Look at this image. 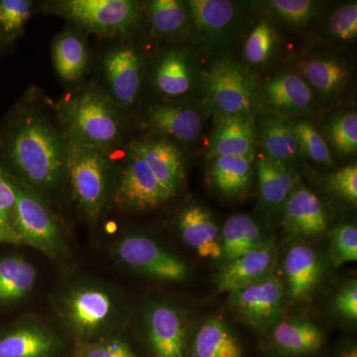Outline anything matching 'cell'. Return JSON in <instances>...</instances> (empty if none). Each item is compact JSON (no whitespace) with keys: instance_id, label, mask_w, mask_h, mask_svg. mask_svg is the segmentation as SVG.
<instances>
[{"instance_id":"obj_1","label":"cell","mask_w":357,"mask_h":357,"mask_svg":"<svg viewBox=\"0 0 357 357\" xmlns=\"http://www.w3.org/2000/svg\"><path fill=\"white\" fill-rule=\"evenodd\" d=\"M50 110L47 98L31 88L0 123V167L46 202L64 187L67 175V139Z\"/></svg>"},{"instance_id":"obj_2","label":"cell","mask_w":357,"mask_h":357,"mask_svg":"<svg viewBox=\"0 0 357 357\" xmlns=\"http://www.w3.org/2000/svg\"><path fill=\"white\" fill-rule=\"evenodd\" d=\"M47 102L68 139L107 155L123 144L128 117L98 84H79L60 100Z\"/></svg>"},{"instance_id":"obj_3","label":"cell","mask_w":357,"mask_h":357,"mask_svg":"<svg viewBox=\"0 0 357 357\" xmlns=\"http://www.w3.org/2000/svg\"><path fill=\"white\" fill-rule=\"evenodd\" d=\"M61 321L79 344L109 337L123 319V305L114 288L96 281L70 284L57 300Z\"/></svg>"},{"instance_id":"obj_4","label":"cell","mask_w":357,"mask_h":357,"mask_svg":"<svg viewBox=\"0 0 357 357\" xmlns=\"http://www.w3.org/2000/svg\"><path fill=\"white\" fill-rule=\"evenodd\" d=\"M67 139V175L70 196L89 222H96L110 204L116 164L110 155Z\"/></svg>"},{"instance_id":"obj_5","label":"cell","mask_w":357,"mask_h":357,"mask_svg":"<svg viewBox=\"0 0 357 357\" xmlns=\"http://www.w3.org/2000/svg\"><path fill=\"white\" fill-rule=\"evenodd\" d=\"M43 6L86 34L112 41L130 38L145 18L144 4L134 0H58Z\"/></svg>"},{"instance_id":"obj_6","label":"cell","mask_w":357,"mask_h":357,"mask_svg":"<svg viewBox=\"0 0 357 357\" xmlns=\"http://www.w3.org/2000/svg\"><path fill=\"white\" fill-rule=\"evenodd\" d=\"M203 105L215 116H253L260 100V89L255 77L229 55L215 59L203 70Z\"/></svg>"},{"instance_id":"obj_7","label":"cell","mask_w":357,"mask_h":357,"mask_svg":"<svg viewBox=\"0 0 357 357\" xmlns=\"http://www.w3.org/2000/svg\"><path fill=\"white\" fill-rule=\"evenodd\" d=\"M191 37L197 50L215 59L227 55L252 17V3L234 0H189Z\"/></svg>"},{"instance_id":"obj_8","label":"cell","mask_w":357,"mask_h":357,"mask_svg":"<svg viewBox=\"0 0 357 357\" xmlns=\"http://www.w3.org/2000/svg\"><path fill=\"white\" fill-rule=\"evenodd\" d=\"M147 72V58L143 51L129 39L116 40L100 53V81L96 84L128 117L139 102Z\"/></svg>"},{"instance_id":"obj_9","label":"cell","mask_w":357,"mask_h":357,"mask_svg":"<svg viewBox=\"0 0 357 357\" xmlns=\"http://www.w3.org/2000/svg\"><path fill=\"white\" fill-rule=\"evenodd\" d=\"M8 178L16 197L15 231L20 245L30 246L52 258L64 256L67 244L48 202L28 185Z\"/></svg>"},{"instance_id":"obj_10","label":"cell","mask_w":357,"mask_h":357,"mask_svg":"<svg viewBox=\"0 0 357 357\" xmlns=\"http://www.w3.org/2000/svg\"><path fill=\"white\" fill-rule=\"evenodd\" d=\"M148 68L150 86L157 100H191L202 88L204 70L196 53L183 45L167 47L157 54Z\"/></svg>"},{"instance_id":"obj_11","label":"cell","mask_w":357,"mask_h":357,"mask_svg":"<svg viewBox=\"0 0 357 357\" xmlns=\"http://www.w3.org/2000/svg\"><path fill=\"white\" fill-rule=\"evenodd\" d=\"M172 198L139 156L126 146L121 164L115 168L110 203L122 210L144 211L158 208Z\"/></svg>"},{"instance_id":"obj_12","label":"cell","mask_w":357,"mask_h":357,"mask_svg":"<svg viewBox=\"0 0 357 357\" xmlns=\"http://www.w3.org/2000/svg\"><path fill=\"white\" fill-rule=\"evenodd\" d=\"M112 253L124 267L155 280L178 282L188 276L187 264L181 258L144 234L122 236Z\"/></svg>"},{"instance_id":"obj_13","label":"cell","mask_w":357,"mask_h":357,"mask_svg":"<svg viewBox=\"0 0 357 357\" xmlns=\"http://www.w3.org/2000/svg\"><path fill=\"white\" fill-rule=\"evenodd\" d=\"M206 110L192 100H155L141 112L139 123L146 135H159L175 142H194L201 136Z\"/></svg>"},{"instance_id":"obj_14","label":"cell","mask_w":357,"mask_h":357,"mask_svg":"<svg viewBox=\"0 0 357 357\" xmlns=\"http://www.w3.org/2000/svg\"><path fill=\"white\" fill-rule=\"evenodd\" d=\"M285 289L280 279L270 274L261 280L229 293L232 311L256 330H269L283 312Z\"/></svg>"},{"instance_id":"obj_15","label":"cell","mask_w":357,"mask_h":357,"mask_svg":"<svg viewBox=\"0 0 357 357\" xmlns=\"http://www.w3.org/2000/svg\"><path fill=\"white\" fill-rule=\"evenodd\" d=\"M144 162L160 184L172 196L177 194L185 178L184 152L175 141L159 135H145L128 144Z\"/></svg>"},{"instance_id":"obj_16","label":"cell","mask_w":357,"mask_h":357,"mask_svg":"<svg viewBox=\"0 0 357 357\" xmlns=\"http://www.w3.org/2000/svg\"><path fill=\"white\" fill-rule=\"evenodd\" d=\"M145 326L154 357H185L187 326L180 310L167 303H154L145 314Z\"/></svg>"},{"instance_id":"obj_17","label":"cell","mask_w":357,"mask_h":357,"mask_svg":"<svg viewBox=\"0 0 357 357\" xmlns=\"http://www.w3.org/2000/svg\"><path fill=\"white\" fill-rule=\"evenodd\" d=\"M62 340L34 319L18 321L0 333V357H58Z\"/></svg>"},{"instance_id":"obj_18","label":"cell","mask_w":357,"mask_h":357,"mask_svg":"<svg viewBox=\"0 0 357 357\" xmlns=\"http://www.w3.org/2000/svg\"><path fill=\"white\" fill-rule=\"evenodd\" d=\"M260 100H264L271 114L291 116L312 109L316 93L297 73H280L263 82Z\"/></svg>"},{"instance_id":"obj_19","label":"cell","mask_w":357,"mask_h":357,"mask_svg":"<svg viewBox=\"0 0 357 357\" xmlns=\"http://www.w3.org/2000/svg\"><path fill=\"white\" fill-rule=\"evenodd\" d=\"M51 57L56 75L62 83L74 89L79 86L91 67L86 33L73 25L66 27L52 42Z\"/></svg>"},{"instance_id":"obj_20","label":"cell","mask_w":357,"mask_h":357,"mask_svg":"<svg viewBox=\"0 0 357 357\" xmlns=\"http://www.w3.org/2000/svg\"><path fill=\"white\" fill-rule=\"evenodd\" d=\"M256 126L253 116L231 115L215 117L208 145V156L241 157L253 162L256 155Z\"/></svg>"},{"instance_id":"obj_21","label":"cell","mask_w":357,"mask_h":357,"mask_svg":"<svg viewBox=\"0 0 357 357\" xmlns=\"http://www.w3.org/2000/svg\"><path fill=\"white\" fill-rule=\"evenodd\" d=\"M283 225L289 234L312 238L328 229V217L321 199L303 185H297L283 206Z\"/></svg>"},{"instance_id":"obj_22","label":"cell","mask_w":357,"mask_h":357,"mask_svg":"<svg viewBox=\"0 0 357 357\" xmlns=\"http://www.w3.org/2000/svg\"><path fill=\"white\" fill-rule=\"evenodd\" d=\"M276 245L269 238L259 248L227 263L220 274L218 291L232 293L271 274L276 261Z\"/></svg>"},{"instance_id":"obj_23","label":"cell","mask_w":357,"mask_h":357,"mask_svg":"<svg viewBox=\"0 0 357 357\" xmlns=\"http://www.w3.org/2000/svg\"><path fill=\"white\" fill-rule=\"evenodd\" d=\"M296 70L312 91L326 98L340 96L351 75L347 61L333 54H318L302 59L296 65Z\"/></svg>"},{"instance_id":"obj_24","label":"cell","mask_w":357,"mask_h":357,"mask_svg":"<svg viewBox=\"0 0 357 357\" xmlns=\"http://www.w3.org/2000/svg\"><path fill=\"white\" fill-rule=\"evenodd\" d=\"M177 227L183 241L195 249L201 257H222L217 223L204 206L190 204L182 208L177 217Z\"/></svg>"},{"instance_id":"obj_25","label":"cell","mask_w":357,"mask_h":357,"mask_svg":"<svg viewBox=\"0 0 357 357\" xmlns=\"http://www.w3.org/2000/svg\"><path fill=\"white\" fill-rule=\"evenodd\" d=\"M144 15L154 38L176 44L191 34L192 15L188 1L152 0L144 4Z\"/></svg>"},{"instance_id":"obj_26","label":"cell","mask_w":357,"mask_h":357,"mask_svg":"<svg viewBox=\"0 0 357 357\" xmlns=\"http://www.w3.org/2000/svg\"><path fill=\"white\" fill-rule=\"evenodd\" d=\"M323 274V263L317 251L306 244H296L284 259V275L294 300L309 297Z\"/></svg>"},{"instance_id":"obj_27","label":"cell","mask_w":357,"mask_h":357,"mask_svg":"<svg viewBox=\"0 0 357 357\" xmlns=\"http://www.w3.org/2000/svg\"><path fill=\"white\" fill-rule=\"evenodd\" d=\"M259 130L263 155L271 161L292 168L301 156L293 124L283 117L264 112L259 114Z\"/></svg>"},{"instance_id":"obj_28","label":"cell","mask_w":357,"mask_h":357,"mask_svg":"<svg viewBox=\"0 0 357 357\" xmlns=\"http://www.w3.org/2000/svg\"><path fill=\"white\" fill-rule=\"evenodd\" d=\"M271 331L275 347L288 356L311 354L318 351L324 342L319 326L306 319H279Z\"/></svg>"},{"instance_id":"obj_29","label":"cell","mask_w":357,"mask_h":357,"mask_svg":"<svg viewBox=\"0 0 357 357\" xmlns=\"http://www.w3.org/2000/svg\"><path fill=\"white\" fill-rule=\"evenodd\" d=\"M37 270L20 255L0 256V310L25 300L36 285Z\"/></svg>"},{"instance_id":"obj_30","label":"cell","mask_w":357,"mask_h":357,"mask_svg":"<svg viewBox=\"0 0 357 357\" xmlns=\"http://www.w3.org/2000/svg\"><path fill=\"white\" fill-rule=\"evenodd\" d=\"M269 238L250 215L237 213L225 220L220 236L222 257L225 264L259 248Z\"/></svg>"},{"instance_id":"obj_31","label":"cell","mask_w":357,"mask_h":357,"mask_svg":"<svg viewBox=\"0 0 357 357\" xmlns=\"http://www.w3.org/2000/svg\"><path fill=\"white\" fill-rule=\"evenodd\" d=\"M256 170L262 203L270 210H283L289 195L298 185L293 169L262 155L256 162Z\"/></svg>"},{"instance_id":"obj_32","label":"cell","mask_w":357,"mask_h":357,"mask_svg":"<svg viewBox=\"0 0 357 357\" xmlns=\"http://www.w3.org/2000/svg\"><path fill=\"white\" fill-rule=\"evenodd\" d=\"M252 161L241 157H213L210 176L213 187L227 198H241L252 187Z\"/></svg>"},{"instance_id":"obj_33","label":"cell","mask_w":357,"mask_h":357,"mask_svg":"<svg viewBox=\"0 0 357 357\" xmlns=\"http://www.w3.org/2000/svg\"><path fill=\"white\" fill-rule=\"evenodd\" d=\"M243 347L227 321L211 318L196 333L191 357H241Z\"/></svg>"},{"instance_id":"obj_34","label":"cell","mask_w":357,"mask_h":357,"mask_svg":"<svg viewBox=\"0 0 357 357\" xmlns=\"http://www.w3.org/2000/svg\"><path fill=\"white\" fill-rule=\"evenodd\" d=\"M278 33L269 21L258 22L249 33L243 46V57L253 67L265 66L273 59L278 50Z\"/></svg>"},{"instance_id":"obj_35","label":"cell","mask_w":357,"mask_h":357,"mask_svg":"<svg viewBox=\"0 0 357 357\" xmlns=\"http://www.w3.org/2000/svg\"><path fill=\"white\" fill-rule=\"evenodd\" d=\"M35 6L31 0H0V31L9 44L23 34Z\"/></svg>"},{"instance_id":"obj_36","label":"cell","mask_w":357,"mask_h":357,"mask_svg":"<svg viewBox=\"0 0 357 357\" xmlns=\"http://www.w3.org/2000/svg\"><path fill=\"white\" fill-rule=\"evenodd\" d=\"M270 13L291 27H303L321 11L323 3L312 0H270L264 2Z\"/></svg>"},{"instance_id":"obj_37","label":"cell","mask_w":357,"mask_h":357,"mask_svg":"<svg viewBox=\"0 0 357 357\" xmlns=\"http://www.w3.org/2000/svg\"><path fill=\"white\" fill-rule=\"evenodd\" d=\"M293 130L299 144L301 155L319 165L331 167L333 159L328 143L310 121L294 122Z\"/></svg>"},{"instance_id":"obj_38","label":"cell","mask_w":357,"mask_h":357,"mask_svg":"<svg viewBox=\"0 0 357 357\" xmlns=\"http://www.w3.org/2000/svg\"><path fill=\"white\" fill-rule=\"evenodd\" d=\"M326 136L335 151L342 156H354L357 151V115L342 112L333 116L326 126Z\"/></svg>"},{"instance_id":"obj_39","label":"cell","mask_w":357,"mask_h":357,"mask_svg":"<svg viewBox=\"0 0 357 357\" xmlns=\"http://www.w3.org/2000/svg\"><path fill=\"white\" fill-rule=\"evenodd\" d=\"M16 197L7 174L0 167V243L20 245L15 231Z\"/></svg>"},{"instance_id":"obj_40","label":"cell","mask_w":357,"mask_h":357,"mask_svg":"<svg viewBox=\"0 0 357 357\" xmlns=\"http://www.w3.org/2000/svg\"><path fill=\"white\" fill-rule=\"evenodd\" d=\"M326 36L335 42L347 43L357 37L356 2L337 7L328 17L326 26Z\"/></svg>"},{"instance_id":"obj_41","label":"cell","mask_w":357,"mask_h":357,"mask_svg":"<svg viewBox=\"0 0 357 357\" xmlns=\"http://www.w3.org/2000/svg\"><path fill=\"white\" fill-rule=\"evenodd\" d=\"M331 255L338 267L357 260V229L356 225L342 223L331 231Z\"/></svg>"},{"instance_id":"obj_42","label":"cell","mask_w":357,"mask_h":357,"mask_svg":"<svg viewBox=\"0 0 357 357\" xmlns=\"http://www.w3.org/2000/svg\"><path fill=\"white\" fill-rule=\"evenodd\" d=\"M75 357H136L121 338L105 337L77 345Z\"/></svg>"},{"instance_id":"obj_43","label":"cell","mask_w":357,"mask_h":357,"mask_svg":"<svg viewBox=\"0 0 357 357\" xmlns=\"http://www.w3.org/2000/svg\"><path fill=\"white\" fill-rule=\"evenodd\" d=\"M328 187L338 197L356 204L357 202V166L356 164L345 166L331 174L328 178Z\"/></svg>"},{"instance_id":"obj_44","label":"cell","mask_w":357,"mask_h":357,"mask_svg":"<svg viewBox=\"0 0 357 357\" xmlns=\"http://www.w3.org/2000/svg\"><path fill=\"white\" fill-rule=\"evenodd\" d=\"M335 307L340 316L351 321L357 319V284L356 281L344 286L337 294Z\"/></svg>"},{"instance_id":"obj_45","label":"cell","mask_w":357,"mask_h":357,"mask_svg":"<svg viewBox=\"0 0 357 357\" xmlns=\"http://www.w3.org/2000/svg\"><path fill=\"white\" fill-rule=\"evenodd\" d=\"M9 47H10V44L6 41L1 31H0V57L8 51Z\"/></svg>"},{"instance_id":"obj_46","label":"cell","mask_w":357,"mask_h":357,"mask_svg":"<svg viewBox=\"0 0 357 357\" xmlns=\"http://www.w3.org/2000/svg\"><path fill=\"white\" fill-rule=\"evenodd\" d=\"M344 357H356V351L349 352V354H345Z\"/></svg>"}]
</instances>
